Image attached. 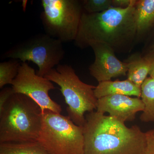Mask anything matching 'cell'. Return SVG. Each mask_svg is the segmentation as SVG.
Here are the masks:
<instances>
[{
	"mask_svg": "<svg viewBox=\"0 0 154 154\" xmlns=\"http://www.w3.org/2000/svg\"><path fill=\"white\" fill-rule=\"evenodd\" d=\"M0 154H48L37 141L0 143Z\"/></svg>",
	"mask_w": 154,
	"mask_h": 154,
	"instance_id": "cell-15",
	"label": "cell"
},
{
	"mask_svg": "<svg viewBox=\"0 0 154 154\" xmlns=\"http://www.w3.org/2000/svg\"><path fill=\"white\" fill-rule=\"evenodd\" d=\"M143 56L150 65L151 70L149 74L150 77L154 79V51H148Z\"/></svg>",
	"mask_w": 154,
	"mask_h": 154,
	"instance_id": "cell-20",
	"label": "cell"
},
{
	"mask_svg": "<svg viewBox=\"0 0 154 154\" xmlns=\"http://www.w3.org/2000/svg\"><path fill=\"white\" fill-rule=\"evenodd\" d=\"M133 0H112L113 8H125L130 5Z\"/></svg>",
	"mask_w": 154,
	"mask_h": 154,
	"instance_id": "cell-21",
	"label": "cell"
},
{
	"mask_svg": "<svg viewBox=\"0 0 154 154\" xmlns=\"http://www.w3.org/2000/svg\"><path fill=\"white\" fill-rule=\"evenodd\" d=\"M14 93L12 88L2 89L0 92V113L2 112L6 103Z\"/></svg>",
	"mask_w": 154,
	"mask_h": 154,
	"instance_id": "cell-19",
	"label": "cell"
},
{
	"mask_svg": "<svg viewBox=\"0 0 154 154\" xmlns=\"http://www.w3.org/2000/svg\"><path fill=\"white\" fill-rule=\"evenodd\" d=\"M21 63L17 60L11 59L0 63V88L12 85L17 76Z\"/></svg>",
	"mask_w": 154,
	"mask_h": 154,
	"instance_id": "cell-16",
	"label": "cell"
},
{
	"mask_svg": "<svg viewBox=\"0 0 154 154\" xmlns=\"http://www.w3.org/2000/svg\"><path fill=\"white\" fill-rule=\"evenodd\" d=\"M146 145L142 154H154V129L145 132Z\"/></svg>",
	"mask_w": 154,
	"mask_h": 154,
	"instance_id": "cell-18",
	"label": "cell"
},
{
	"mask_svg": "<svg viewBox=\"0 0 154 154\" xmlns=\"http://www.w3.org/2000/svg\"><path fill=\"white\" fill-rule=\"evenodd\" d=\"M125 62L128 64L127 79L141 88L151 70L150 65L144 56L134 54L128 58Z\"/></svg>",
	"mask_w": 154,
	"mask_h": 154,
	"instance_id": "cell-13",
	"label": "cell"
},
{
	"mask_svg": "<svg viewBox=\"0 0 154 154\" xmlns=\"http://www.w3.org/2000/svg\"><path fill=\"white\" fill-rule=\"evenodd\" d=\"M144 105L141 98L115 95L98 99L96 111L125 122L135 119L137 113L143 111Z\"/></svg>",
	"mask_w": 154,
	"mask_h": 154,
	"instance_id": "cell-10",
	"label": "cell"
},
{
	"mask_svg": "<svg viewBox=\"0 0 154 154\" xmlns=\"http://www.w3.org/2000/svg\"><path fill=\"white\" fill-rule=\"evenodd\" d=\"M40 15L46 34L63 42L75 41L83 12L82 1L42 0Z\"/></svg>",
	"mask_w": 154,
	"mask_h": 154,
	"instance_id": "cell-7",
	"label": "cell"
},
{
	"mask_svg": "<svg viewBox=\"0 0 154 154\" xmlns=\"http://www.w3.org/2000/svg\"><path fill=\"white\" fill-rule=\"evenodd\" d=\"M95 55V60L89 68L90 74L98 82L111 81L116 77L127 73L128 64L119 60L115 51L106 44L96 43L91 45Z\"/></svg>",
	"mask_w": 154,
	"mask_h": 154,
	"instance_id": "cell-9",
	"label": "cell"
},
{
	"mask_svg": "<svg viewBox=\"0 0 154 154\" xmlns=\"http://www.w3.org/2000/svg\"><path fill=\"white\" fill-rule=\"evenodd\" d=\"M135 20L137 36L154 28V0L137 1Z\"/></svg>",
	"mask_w": 154,
	"mask_h": 154,
	"instance_id": "cell-12",
	"label": "cell"
},
{
	"mask_svg": "<svg viewBox=\"0 0 154 154\" xmlns=\"http://www.w3.org/2000/svg\"><path fill=\"white\" fill-rule=\"evenodd\" d=\"M44 77L60 87L68 105V116L75 124L83 126L86 112L97 109L98 99L94 94L96 86L83 82L71 66L59 64Z\"/></svg>",
	"mask_w": 154,
	"mask_h": 154,
	"instance_id": "cell-4",
	"label": "cell"
},
{
	"mask_svg": "<svg viewBox=\"0 0 154 154\" xmlns=\"http://www.w3.org/2000/svg\"><path fill=\"white\" fill-rule=\"evenodd\" d=\"M42 120L40 106L28 96L15 93L0 113V143L37 141Z\"/></svg>",
	"mask_w": 154,
	"mask_h": 154,
	"instance_id": "cell-3",
	"label": "cell"
},
{
	"mask_svg": "<svg viewBox=\"0 0 154 154\" xmlns=\"http://www.w3.org/2000/svg\"><path fill=\"white\" fill-rule=\"evenodd\" d=\"M16 94H24L30 97L41 107L42 113L45 110L60 113V105L51 99L49 92L55 89L52 82L36 73L35 69L27 63H22L18 75L12 84Z\"/></svg>",
	"mask_w": 154,
	"mask_h": 154,
	"instance_id": "cell-8",
	"label": "cell"
},
{
	"mask_svg": "<svg viewBox=\"0 0 154 154\" xmlns=\"http://www.w3.org/2000/svg\"><path fill=\"white\" fill-rule=\"evenodd\" d=\"M148 51H154V38L153 41L152 42L151 45Z\"/></svg>",
	"mask_w": 154,
	"mask_h": 154,
	"instance_id": "cell-22",
	"label": "cell"
},
{
	"mask_svg": "<svg viewBox=\"0 0 154 154\" xmlns=\"http://www.w3.org/2000/svg\"><path fill=\"white\" fill-rule=\"evenodd\" d=\"M37 141L48 154H84L83 127L50 110L42 113Z\"/></svg>",
	"mask_w": 154,
	"mask_h": 154,
	"instance_id": "cell-5",
	"label": "cell"
},
{
	"mask_svg": "<svg viewBox=\"0 0 154 154\" xmlns=\"http://www.w3.org/2000/svg\"><path fill=\"white\" fill-rule=\"evenodd\" d=\"M141 99L144 105V109L141 114V121L154 123V79L147 78L142 85Z\"/></svg>",
	"mask_w": 154,
	"mask_h": 154,
	"instance_id": "cell-14",
	"label": "cell"
},
{
	"mask_svg": "<svg viewBox=\"0 0 154 154\" xmlns=\"http://www.w3.org/2000/svg\"><path fill=\"white\" fill-rule=\"evenodd\" d=\"M83 125L84 154H142L145 132L137 125L125 122L96 111L85 116Z\"/></svg>",
	"mask_w": 154,
	"mask_h": 154,
	"instance_id": "cell-2",
	"label": "cell"
},
{
	"mask_svg": "<svg viewBox=\"0 0 154 154\" xmlns=\"http://www.w3.org/2000/svg\"><path fill=\"white\" fill-rule=\"evenodd\" d=\"M62 43L46 33L38 34L8 50L2 57L20 60L22 63L32 62L38 66L37 74L45 77L60 64L64 57Z\"/></svg>",
	"mask_w": 154,
	"mask_h": 154,
	"instance_id": "cell-6",
	"label": "cell"
},
{
	"mask_svg": "<svg viewBox=\"0 0 154 154\" xmlns=\"http://www.w3.org/2000/svg\"><path fill=\"white\" fill-rule=\"evenodd\" d=\"M84 12L96 14L112 8V0H84L82 1Z\"/></svg>",
	"mask_w": 154,
	"mask_h": 154,
	"instance_id": "cell-17",
	"label": "cell"
},
{
	"mask_svg": "<svg viewBox=\"0 0 154 154\" xmlns=\"http://www.w3.org/2000/svg\"><path fill=\"white\" fill-rule=\"evenodd\" d=\"M137 0L125 8H112L100 13L83 12L75 40L85 48L96 43L106 44L115 52L129 50L137 37L135 10Z\"/></svg>",
	"mask_w": 154,
	"mask_h": 154,
	"instance_id": "cell-1",
	"label": "cell"
},
{
	"mask_svg": "<svg viewBox=\"0 0 154 154\" xmlns=\"http://www.w3.org/2000/svg\"><path fill=\"white\" fill-rule=\"evenodd\" d=\"M97 99L115 95L134 96L141 98V88L128 80L124 81H108L99 82L94 89Z\"/></svg>",
	"mask_w": 154,
	"mask_h": 154,
	"instance_id": "cell-11",
	"label": "cell"
}]
</instances>
